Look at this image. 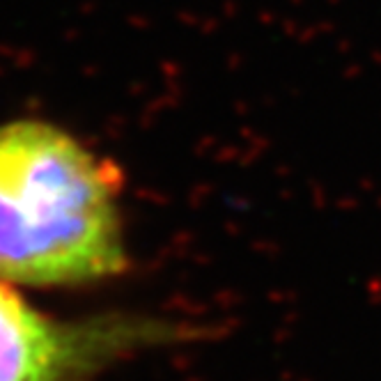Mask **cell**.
Listing matches in <instances>:
<instances>
[{
	"label": "cell",
	"mask_w": 381,
	"mask_h": 381,
	"mask_svg": "<svg viewBox=\"0 0 381 381\" xmlns=\"http://www.w3.org/2000/svg\"><path fill=\"white\" fill-rule=\"evenodd\" d=\"M118 165L44 120L0 124V283L78 287L129 267Z\"/></svg>",
	"instance_id": "1"
},
{
	"label": "cell",
	"mask_w": 381,
	"mask_h": 381,
	"mask_svg": "<svg viewBox=\"0 0 381 381\" xmlns=\"http://www.w3.org/2000/svg\"><path fill=\"white\" fill-rule=\"evenodd\" d=\"M181 335L184 326L147 314L57 319L0 283V381H92L115 363Z\"/></svg>",
	"instance_id": "2"
}]
</instances>
